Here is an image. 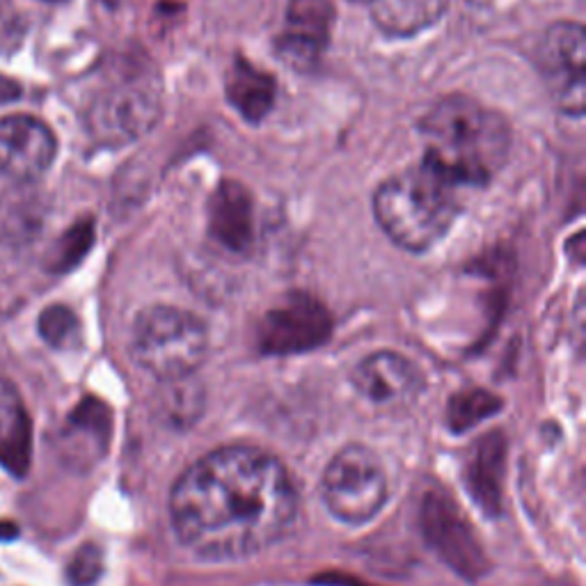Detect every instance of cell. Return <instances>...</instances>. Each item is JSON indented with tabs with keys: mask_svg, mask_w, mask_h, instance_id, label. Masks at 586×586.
<instances>
[{
	"mask_svg": "<svg viewBox=\"0 0 586 586\" xmlns=\"http://www.w3.org/2000/svg\"><path fill=\"white\" fill-rule=\"evenodd\" d=\"M298 495L285 465L257 446H223L193 463L169 495L177 538L204 562L253 557L296 523Z\"/></svg>",
	"mask_w": 586,
	"mask_h": 586,
	"instance_id": "6da1fadb",
	"label": "cell"
},
{
	"mask_svg": "<svg viewBox=\"0 0 586 586\" xmlns=\"http://www.w3.org/2000/svg\"><path fill=\"white\" fill-rule=\"evenodd\" d=\"M424 161L461 188L486 186L511 152V128L502 115L467 96H446L422 117Z\"/></svg>",
	"mask_w": 586,
	"mask_h": 586,
	"instance_id": "7a4b0ae2",
	"label": "cell"
},
{
	"mask_svg": "<svg viewBox=\"0 0 586 586\" xmlns=\"http://www.w3.org/2000/svg\"><path fill=\"white\" fill-rule=\"evenodd\" d=\"M461 186L429 161H420L378 186L373 214L394 244L426 253L461 214Z\"/></svg>",
	"mask_w": 586,
	"mask_h": 586,
	"instance_id": "3957f363",
	"label": "cell"
},
{
	"mask_svg": "<svg viewBox=\"0 0 586 586\" xmlns=\"http://www.w3.org/2000/svg\"><path fill=\"white\" fill-rule=\"evenodd\" d=\"M209 351V332L199 317L172 305L143 309L133 323L131 356L161 383L191 378Z\"/></svg>",
	"mask_w": 586,
	"mask_h": 586,
	"instance_id": "277c9868",
	"label": "cell"
},
{
	"mask_svg": "<svg viewBox=\"0 0 586 586\" xmlns=\"http://www.w3.org/2000/svg\"><path fill=\"white\" fill-rule=\"evenodd\" d=\"M321 493L337 521L349 525L369 523L388 500L383 461L362 444L343 446L326 467Z\"/></svg>",
	"mask_w": 586,
	"mask_h": 586,
	"instance_id": "5b68a950",
	"label": "cell"
},
{
	"mask_svg": "<svg viewBox=\"0 0 586 586\" xmlns=\"http://www.w3.org/2000/svg\"><path fill=\"white\" fill-rule=\"evenodd\" d=\"M163 111L158 79L137 76L103 90L88 111V128L99 143L120 147L154 128Z\"/></svg>",
	"mask_w": 586,
	"mask_h": 586,
	"instance_id": "8992f818",
	"label": "cell"
},
{
	"mask_svg": "<svg viewBox=\"0 0 586 586\" xmlns=\"http://www.w3.org/2000/svg\"><path fill=\"white\" fill-rule=\"evenodd\" d=\"M332 317L321 300L294 291L270 307L257 328L264 356H298L315 351L330 339Z\"/></svg>",
	"mask_w": 586,
	"mask_h": 586,
	"instance_id": "52a82bcc",
	"label": "cell"
},
{
	"mask_svg": "<svg viewBox=\"0 0 586 586\" xmlns=\"http://www.w3.org/2000/svg\"><path fill=\"white\" fill-rule=\"evenodd\" d=\"M420 527L433 553L461 577L474 582L489 573L491 562L484 547L446 493L431 491L424 495L420 504Z\"/></svg>",
	"mask_w": 586,
	"mask_h": 586,
	"instance_id": "ba28073f",
	"label": "cell"
},
{
	"mask_svg": "<svg viewBox=\"0 0 586 586\" xmlns=\"http://www.w3.org/2000/svg\"><path fill=\"white\" fill-rule=\"evenodd\" d=\"M538 66L557 106L584 115L586 106V34L579 23H557L538 44Z\"/></svg>",
	"mask_w": 586,
	"mask_h": 586,
	"instance_id": "9c48e42d",
	"label": "cell"
},
{
	"mask_svg": "<svg viewBox=\"0 0 586 586\" xmlns=\"http://www.w3.org/2000/svg\"><path fill=\"white\" fill-rule=\"evenodd\" d=\"M58 141L38 117L10 115L0 120V175L28 186L53 165Z\"/></svg>",
	"mask_w": 586,
	"mask_h": 586,
	"instance_id": "30bf717a",
	"label": "cell"
},
{
	"mask_svg": "<svg viewBox=\"0 0 586 586\" xmlns=\"http://www.w3.org/2000/svg\"><path fill=\"white\" fill-rule=\"evenodd\" d=\"M335 8L330 0H289L285 28L275 38V51L294 69L309 72L330 44Z\"/></svg>",
	"mask_w": 586,
	"mask_h": 586,
	"instance_id": "8fae6325",
	"label": "cell"
},
{
	"mask_svg": "<svg viewBox=\"0 0 586 586\" xmlns=\"http://www.w3.org/2000/svg\"><path fill=\"white\" fill-rule=\"evenodd\" d=\"M113 435V412L96 397H85L66 418L60 435L62 461L79 472H88L109 452Z\"/></svg>",
	"mask_w": 586,
	"mask_h": 586,
	"instance_id": "7c38bea8",
	"label": "cell"
},
{
	"mask_svg": "<svg viewBox=\"0 0 586 586\" xmlns=\"http://www.w3.org/2000/svg\"><path fill=\"white\" fill-rule=\"evenodd\" d=\"M353 385L369 401L390 405L415 399L424 388V378L408 358L383 351L358 364L353 371Z\"/></svg>",
	"mask_w": 586,
	"mask_h": 586,
	"instance_id": "4fadbf2b",
	"label": "cell"
},
{
	"mask_svg": "<svg viewBox=\"0 0 586 586\" xmlns=\"http://www.w3.org/2000/svg\"><path fill=\"white\" fill-rule=\"evenodd\" d=\"M209 236L232 253H246L253 246L255 214L253 195L244 184L225 179L209 197Z\"/></svg>",
	"mask_w": 586,
	"mask_h": 586,
	"instance_id": "5bb4252c",
	"label": "cell"
},
{
	"mask_svg": "<svg viewBox=\"0 0 586 586\" xmlns=\"http://www.w3.org/2000/svg\"><path fill=\"white\" fill-rule=\"evenodd\" d=\"M506 435L502 431H493L479 440L465 465V486L470 497L489 518H497L502 513Z\"/></svg>",
	"mask_w": 586,
	"mask_h": 586,
	"instance_id": "9a60e30c",
	"label": "cell"
},
{
	"mask_svg": "<svg viewBox=\"0 0 586 586\" xmlns=\"http://www.w3.org/2000/svg\"><path fill=\"white\" fill-rule=\"evenodd\" d=\"M32 463V422L19 390L0 378V467L23 479Z\"/></svg>",
	"mask_w": 586,
	"mask_h": 586,
	"instance_id": "2e32d148",
	"label": "cell"
},
{
	"mask_svg": "<svg viewBox=\"0 0 586 586\" xmlns=\"http://www.w3.org/2000/svg\"><path fill=\"white\" fill-rule=\"evenodd\" d=\"M227 99L240 113V117L257 124L261 122L275 103V81L264 69L255 66L244 55H236L227 74L225 85Z\"/></svg>",
	"mask_w": 586,
	"mask_h": 586,
	"instance_id": "e0dca14e",
	"label": "cell"
},
{
	"mask_svg": "<svg viewBox=\"0 0 586 586\" xmlns=\"http://www.w3.org/2000/svg\"><path fill=\"white\" fill-rule=\"evenodd\" d=\"M446 0H371V17L383 32L408 38L431 28L444 12Z\"/></svg>",
	"mask_w": 586,
	"mask_h": 586,
	"instance_id": "ac0fdd59",
	"label": "cell"
},
{
	"mask_svg": "<svg viewBox=\"0 0 586 586\" xmlns=\"http://www.w3.org/2000/svg\"><path fill=\"white\" fill-rule=\"evenodd\" d=\"M94 246V220L81 218L69 227L49 250L44 264L51 273H69L74 270Z\"/></svg>",
	"mask_w": 586,
	"mask_h": 586,
	"instance_id": "d6986e66",
	"label": "cell"
},
{
	"mask_svg": "<svg viewBox=\"0 0 586 586\" xmlns=\"http://www.w3.org/2000/svg\"><path fill=\"white\" fill-rule=\"evenodd\" d=\"M500 408L502 401L495 394L486 390H465L452 399L446 418H450V426L454 433H465L479 422L495 415Z\"/></svg>",
	"mask_w": 586,
	"mask_h": 586,
	"instance_id": "ffe728a7",
	"label": "cell"
},
{
	"mask_svg": "<svg viewBox=\"0 0 586 586\" xmlns=\"http://www.w3.org/2000/svg\"><path fill=\"white\" fill-rule=\"evenodd\" d=\"M40 335L53 349H72L81 339V323L72 309L64 305H51L40 315Z\"/></svg>",
	"mask_w": 586,
	"mask_h": 586,
	"instance_id": "44dd1931",
	"label": "cell"
},
{
	"mask_svg": "<svg viewBox=\"0 0 586 586\" xmlns=\"http://www.w3.org/2000/svg\"><path fill=\"white\" fill-rule=\"evenodd\" d=\"M163 410L167 420H175L179 426L195 420L202 410V394L195 385H188V378L175 383H165Z\"/></svg>",
	"mask_w": 586,
	"mask_h": 586,
	"instance_id": "7402d4cb",
	"label": "cell"
},
{
	"mask_svg": "<svg viewBox=\"0 0 586 586\" xmlns=\"http://www.w3.org/2000/svg\"><path fill=\"white\" fill-rule=\"evenodd\" d=\"M103 573V553L94 543H85L66 564V582L72 586H92Z\"/></svg>",
	"mask_w": 586,
	"mask_h": 586,
	"instance_id": "603a6c76",
	"label": "cell"
},
{
	"mask_svg": "<svg viewBox=\"0 0 586 586\" xmlns=\"http://www.w3.org/2000/svg\"><path fill=\"white\" fill-rule=\"evenodd\" d=\"M19 96H21V88H19V83L0 74V106H6V103L17 101Z\"/></svg>",
	"mask_w": 586,
	"mask_h": 586,
	"instance_id": "cb8c5ba5",
	"label": "cell"
},
{
	"mask_svg": "<svg viewBox=\"0 0 586 586\" xmlns=\"http://www.w3.org/2000/svg\"><path fill=\"white\" fill-rule=\"evenodd\" d=\"M19 536V525L12 521H0V541H14Z\"/></svg>",
	"mask_w": 586,
	"mask_h": 586,
	"instance_id": "d4e9b609",
	"label": "cell"
},
{
	"mask_svg": "<svg viewBox=\"0 0 586 586\" xmlns=\"http://www.w3.org/2000/svg\"><path fill=\"white\" fill-rule=\"evenodd\" d=\"M44 3H62V0H44Z\"/></svg>",
	"mask_w": 586,
	"mask_h": 586,
	"instance_id": "484cf974",
	"label": "cell"
},
{
	"mask_svg": "<svg viewBox=\"0 0 586 586\" xmlns=\"http://www.w3.org/2000/svg\"><path fill=\"white\" fill-rule=\"evenodd\" d=\"M369 3H371V0H369Z\"/></svg>",
	"mask_w": 586,
	"mask_h": 586,
	"instance_id": "4316f807",
	"label": "cell"
}]
</instances>
